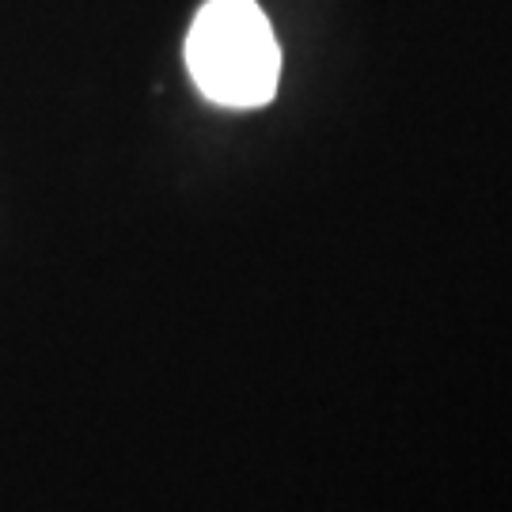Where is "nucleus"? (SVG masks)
<instances>
[{
	"instance_id": "f257e3e1",
	"label": "nucleus",
	"mask_w": 512,
	"mask_h": 512,
	"mask_svg": "<svg viewBox=\"0 0 512 512\" xmlns=\"http://www.w3.org/2000/svg\"><path fill=\"white\" fill-rule=\"evenodd\" d=\"M186 69L220 107H266L281 80V46L255 0H205L186 35Z\"/></svg>"
}]
</instances>
